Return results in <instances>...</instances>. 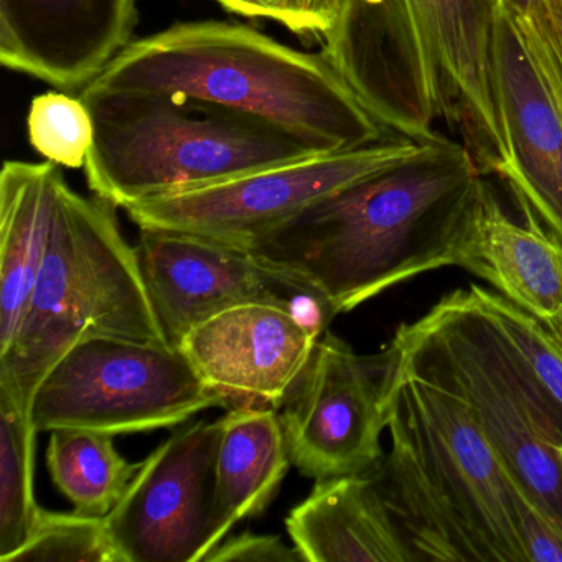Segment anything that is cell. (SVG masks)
<instances>
[{"label":"cell","mask_w":562,"mask_h":562,"mask_svg":"<svg viewBox=\"0 0 562 562\" xmlns=\"http://www.w3.org/2000/svg\"><path fill=\"white\" fill-rule=\"evenodd\" d=\"M505 0H344L322 52L386 133L443 144L483 176L513 170L496 44Z\"/></svg>","instance_id":"obj_1"},{"label":"cell","mask_w":562,"mask_h":562,"mask_svg":"<svg viewBox=\"0 0 562 562\" xmlns=\"http://www.w3.org/2000/svg\"><path fill=\"white\" fill-rule=\"evenodd\" d=\"M482 176L450 139L314 203L241 249L345 314L414 276L463 268Z\"/></svg>","instance_id":"obj_2"},{"label":"cell","mask_w":562,"mask_h":562,"mask_svg":"<svg viewBox=\"0 0 562 562\" xmlns=\"http://www.w3.org/2000/svg\"><path fill=\"white\" fill-rule=\"evenodd\" d=\"M80 93L164 94L261 121L315 154L387 134L324 52L297 50L238 22H179L127 44Z\"/></svg>","instance_id":"obj_3"},{"label":"cell","mask_w":562,"mask_h":562,"mask_svg":"<svg viewBox=\"0 0 562 562\" xmlns=\"http://www.w3.org/2000/svg\"><path fill=\"white\" fill-rule=\"evenodd\" d=\"M116 210L100 196L75 192L67 179L61 183L27 311L0 353V387L29 409L45 374L78 341L110 337L169 345Z\"/></svg>","instance_id":"obj_4"},{"label":"cell","mask_w":562,"mask_h":562,"mask_svg":"<svg viewBox=\"0 0 562 562\" xmlns=\"http://www.w3.org/2000/svg\"><path fill=\"white\" fill-rule=\"evenodd\" d=\"M94 124L85 162L94 195L131 203L317 156L282 131L164 94L80 93Z\"/></svg>","instance_id":"obj_5"},{"label":"cell","mask_w":562,"mask_h":562,"mask_svg":"<svg viewBox=\"0 0 562 562\" xmlns=\"http://www.w3.org/2000/svg\"><path fill=\"white\" fill-rule=\"evenodd\" d=\"M393 340L407 370L463 401L516 482L562 528V416L472 291L443 295Z\"/></svg>","instance_id":"obj_6"},{"label":"cell","mask_w":562,"mask_h":562,"mask_svg":"<svg viewBox=\"0 0 562 562\" xmlns=\"http://www.w3.org/2000/svg\"><path fill=\"white\" fill-rule=\"evenodd\" d=\"M225 401L169 345L127 338L78 341L38 384L31 404L37 432L87 429L124 436L180 426Z\"/></svg>","instance_id":"obj_7"},{"label":"cell","mask_w":562,"mask_h":562,"mask_svg":"<svg viewBox=\"0 0 562 562\" xmlns=\"http://www.w3.org/2000/svg\"><path fill=\"white\" fill-rule=\"evenodd\" d=\"M432 146L436 144L391 136L371 146L317 154L222 182L150 196L123 210L139 228L183 233L241 249L314 203L403 166Z\"/></svg>","instance_id":"obj_8"},{"label":"cell","mask_w":562,"mask_h":562,"mask_svg":"<svg viewBox=\"0 0 562 562\" xmlns=\"http://www.w3.org/2000/svg\"><path fill=\"white\" fill-rule=\"evenodd\" d=\"M401 368L394 340L378 353L358 355L325 331L281 406L292 465L315 482L370 472L384 456L381 436Z\"/></svg>","instance_id":"obj_9"},{"label":"cell","mask_w":562,"mask_h":562,"mask_svg":"<svg viewBox=\"0 0 562 562\" xmlns=\"http://www.w3.org/2000/svg\"><path fill=\"white\" fill-rule=\"evenodd\" d=\"M387 429L485 542L493 562H525L513 508L515 476L457 394L403 363Z\"/></svg>","instance_id":"obj_10"},{"label":"cell","mask_w":562,"mask_h":562,"mask_svg":"<svg viewBox=\"0 0 562 562\" xmlns=\"http://www.w3.org/2000/svg\"><path fill=\"white\" fill-rule=\"evenodd\" d=\"M139 229L134 248L140 272L160 330L177 350L196 325L239 305H278L321 331L337 317L321 294L243 249L183 233Z\"/></svg>","instance_id":"obj_11"},{"label":"cell","mask_w":562,"mask_h":562,"mask_svg":"<svg viewBox=\"0 0 562 562\" xmlns=\"http://www.w3.org/2000/svg\"><path fill=\"white\" fill-rule=\"evenodd\" d=\"M222 420L192 424L164 440L106 515L120 562H203L216 532V453Z\"/></svg>","instance_id":"obj_12"},{"label":"cell","mask_w":562,"mask_h":562,"mask_svg":"<svg viewBox=\"0 0 562 562\" xmlns=\"http://www.w3.org/2000/svg\"><path fill=\"white\" fill-rule=\"evenodd\" d=\"M324 334L288 308L246 304L196 325L179 350L226 409H279Z\"/></svg>","instance_id":"obj_13"},{"label":"cell","mask_w":562,"mask_h":562,"mask_svg":"<svg viewBox=\"0 0 562 562\" xmlns=\"http://www.w3.org/2000/svg\"><path fill=\"white\" fill-rule=\"evenodd\" d=\"M136 0H0V61L80 93L134 41Z\"/></svg>","instance_id":"obj_14"},{"label":"cell","mask_w":562,"mask_h":562,"mask_svg":"<svg viewBox=\"0 0 562 562\" xmlns=\"http://www.w3.org/2000/svg\"><path fill=\"white\" fill-rule=\"evenodd\" d=\"M496 61L513 150V170L505 182L519 205L528 206L562 245V111L506 8Z\"/></svg>","instance_id":"obj_15"},{"label":"cell","mask_w":562,"mask_h":562,"mask_svg":"<svg viewBox=\"0 0 562 562\" xmlns=\"http://www.w3.org/2000/svg\"><path fill=\"white\" fill-rule=\"evenodd\" d=\"M525 225L506 215L492 186L480 179L469 255L462 269L541 321L562 322V245L528 206Z\"/></svg>","instance_id":"obj_16"},{"label":"cell","mask_w":562,"mask_h":562,"mask_svg":"<svg viewBox=\"0 0 562 562\" xmlns=\"http://www.w3.org/2000/svg\"><path fill=\"white\" fill-rule=\"evenodd\" d=\"M285 529L305 562H414L368 472L317 480Z\"/></svg>","instance_id":"obj_17"},{"label":"cell","mask_w":562,"mask_h":562,"mask_svg":"<svg viewBox=\"0 0 562 562\" xmlns=\"http://www.w3.org/2000/svg\"><path fill=\"white\" fill-rule=\"evenodd\" d=\"M65 176L48 162L8 160L0 173V353L27 311Z\"/></svg>","instance_id":"obj_18"},{"label":"cell","mask_w":562,"mask_h":562,"mask_svg":"<svg viewBox=\"0 0 562 562\" xmlns=\"http://www.w3.org/2000/svg\"><path fill=\"white\" fill-rule=\"evenodd\" d=\"M216 453V532L271 505L291 467L288 437L276 407H236L222 419Z\"/></svg>","instance_id":"obj_19"},{"label":"cell","mask_w":562,"mask_h":562,"mask_svg":"<svg viewBox=\"0 0 562 562\" xmlns=\"http://www.w3.org/2000/svg\"><path fill=\"white\" fill-rule=\"evenodd\" d=\"M140 462L124 459L111 434L52 430L47 469L55 488L85 516H106L130 488Z\"/></svg>","instance_id":"obj_20"},{"label":"cell","mask_w":562,"mask_h":562,"mask_svg":"<svg viewBox=\"0 0 562 562\" xmlns=\"http://www.w3.org/2000/svg\"><path fill=\"white\" fill-rule=\"evenodd\" d=\"M37 434L31 409L0 387V562L27 542L41 512L34 495Z\"/></svg>","instance_id":"obj_21"},{"label":"cell","mask_w":562,"mask_h":562,"mask_svg":"<svg viewBox=\"0 0 562 562\" xmlns=\"http://www.w3.org/2000/svg\"><path fill=\"white\" fill-rule=\"evenodd\" d=\"M490 321L519 358L539 390L562 416V344L548 325L503 297L498 292L470 285Z\"/></svg>","instance_id":"obj_22"},{"label":"cell","mask_w":562,"mask_h":562,"mask_svg":"<svg viewBox=\"0 0 562 562\" xmlns=\"http://www.w3.org/2000/svg\"><path fill=\"white\" fill-rule=\"evenodd\" d=\"M9 562H120L106 516L41 508L31 538Z\"/></svg>","instance_id":"obj_23"},{"label":"cell","mask_w":562,"mask_h":562,"mask_svg":"<svg viewBox=\"0 0 562 562\" xmlns=\"http://www.w3.org/2000/svg\"><path fill=\"white\" fill-rule=\"evenodd\" d=\"M29 140L48 162L80 169L94 137L90 108L80 97L48 91L34 98L27 117Z\"/></svg>","instance_id":"obj_24"},{"label":"cell","mask_w":562,"mask_h":562,"mask_svg":"<svg viewBox=\"0 0 562 562\" xmlns=\"http://www.w3.org/2000/svg\"><path fill=\"white\" fill-rule=\"evenodd\" d=\"M506 11L562 111V0H541Z\"/></svg>","instance_id":"obj_25"},{"label":"cell","mask_w":562,"mask_h":562,"mask_svg":"<svg viewBox=\"0 0 562 562\" xmlns=\"http://www.w3.org/2000/svg\"><path fill=\"white\" fill-rule=\"evenodd\" d=\"M516 535L525 562H562V528L516 482L513 485Z\"/></svg>","instance_id":"obj_26"},{"label":"cell","mask_w":562,"mask_h":562,"mask_svg":"<svg viewBox=\"0 0 562 562\" xmlns=\"http://www.w3.org/2000/svg\"><path fill=\"white\" fill-rule=\"evenodd\" d=\"M203 562H304V558L279 536L245 531L223 539Z\"/></svg>","instance_id":"obj_27"},{"label":"cell","mask_w":562,"mask_h":562,"mask_svg":"<svg viewBox=\"0 0 562 562\" xmlns=\"http://www.w3.org/2000/svg\"><path fill=\"white\" fill-rule=\"evenodd\" d=\"M344 0H284L282 27L302 38L321 41L340 14Z\"/></svg>","instance_id":"obj_28"},{"label":"cell","mask_w":562,"mask_h":562,"mask_svg":"<svg viewBox=\"0 0 562 562\" xmlns=\"http://www.w3.org/2000/svg\"><path fill=\"white\" fill-rule=\"evenodd\" d=\"M225 11L246 19H261L281 24L284 21V0H215Z\"/></svg>","instance_id":"obj_29"},{"label":"cell","mask_w":562,"mask_h":562,"mask_svg":"<svg viewBox=\"0 0 562 562\" xmlns=\"http://www.w3.org/2000/svg\"><path fill=\"white\" fill-rule=\"evenodd\" d=\"M541 2V0H505L506 8H528V5Z\"/></svg>","instance_id":"obj_30"},{"label":"cell","mask_w":562,"mask_h":562,"mask_svg":"<svg viewBox=\"0 0 562 562\" xmlns=\"http://www.w3.org/2000/svg\"><path fill=\"white\" fill-rule=\"evenodd\" d=\"M549 330L558 337V340L562 344V322H558V324L548 325Z\"/></svg>","instance_id":"obj_31"},{"label":"cell","mask_w":562,"mask_h":562,"mask_svg":"<svg viewBox=\"0 0 562 562\" xmlns=\"http://www.w3.org/2000/svg\"><path fill=\"white\" fill-rule=\"evenodd\" d=\"M561 457H562V447H561Z\"/></svg>","instance_id":"obj_32"}]
</instances>
